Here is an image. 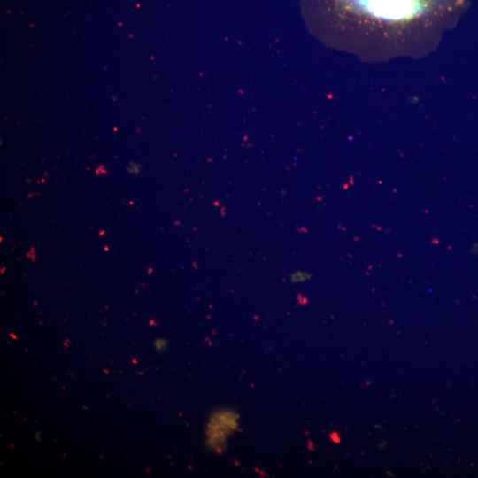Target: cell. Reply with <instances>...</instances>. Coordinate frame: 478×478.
<instances>
[{
    "label": "cell",
    "mask_w": 478,
    "mask_h": 478,
    "mask_svg": "<svg viewBox=\"0 0 478 478\" xmlns=\"http://www.w3.org/2000/svg\"><path fill=\"white\" fill-rule=\"evenodd\" d=\"M309 33L324 46L377 63L433 52L470 0H300Z\"/></svg>",
    "instance_id": "obj_1"
},
{
    "label": "cell",
    "mask_w": 478,
    "mask_h": 478,
    "mask_svg": "<svg viewBox=\"0 0 478 478\" xmlns=\"http://www.w3.org/2000/svg\"><path fill=\"white\" fill-rule=\"evenodd\" d=\"M331 438L333 439V441H335L336 443L340 442V438H339V436H338V435L336 433H333L331 435Z\"/></svg>",
    "instance_id": "obj_2"
}]
</instances>
